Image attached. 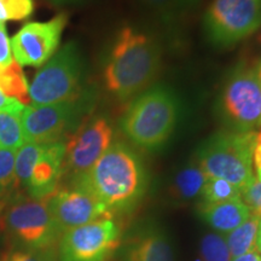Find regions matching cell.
<instances>
[{
	"instance_id": "cell-1",
	"label": "cell",
	"mask_w": 261,
	"mask_h": 261,
	"mask_svg": "<svg viewBox=\"0 0 261 261\" xmlns=\"http://www.w3.org/2000/svg\"><path fill=\"white\" fill-rule=\"evenodd\" d=\"M73 184L114 213L128 211L138 203L145 194L148 177L138 155L122 143H114L93 167Z\"/></svg>"
},
{
	"instance_id": "cell-2",
	"label": "cell",
	"mask_w": 261,
	"mask_h": 261,
	"mask_svg": "<svg viewBox=\"0 0 261 261\" xmlns=\"http://www.w3.org/2000/svg\"><path fill=\"white\" fill-rule=\"evenodd\" d=\"M161 48L154 38L125 27L119 33L104 68V81L117 99L127 100L155 80Z\"/></svg>"
},
{
	"instance_id": "cell-3",
	"label": "cell",
	"mask_w": 261,
	"mask_h": 261,
	"mask_svg": "<svg viewBox=\"0 0 261 261\" xmlns=\"http://www.w3.org/2000/svg\"><path fill=\"white\" fill-rule=\"evenodd\" d=\"M256 132L226 130L210 138L197 152L207 178L227 180L242 192L254 180L253 151Z\"/></svg>"
},
{
	"instance_id": "cell-4",
	"label": "cell",
	"mask_w": 261,
	"mask_h": 261,
	"mask_svg": "<svg viewBox=\"0 0 261 261\" xmlns=\"http://www.w3.org/2000/svg\"><path fill=\"white\" fill-rule=\"evenodd\" d=\"M178 106L162 87L142 93L129 104L121 121L123 133L136 145L154 150L167 142L177 125Z\"/></svg>"
},
{
	"instance_id": "cell-5",
	"label": "cell",
	"mask_w": 261,
	"mask_h": 261,
	"mask_svg": "<svg viewBox=\"0 0 261 261\" xmlns=\"http://www.w3.org/2000/svg\"><path fill=\"white\" fill-rule=\"evenodd\" d=\"M83 64L74 44L64 45L35 74L28 87L32 106H51L79 99Z\"/></svg>"
},
{
	"instance_id": "cell-6",
	"label": "cell",
	"mask_w": 261,
	"mask_h": 261,
	"mask_svg": "<svg viewBox=\"0 0 261 261\" xmlns=\"http://www.w3.org/2000/svg\"><path fill=\"white\" fill-rule=\"evenodd\" d=\"M225 122L238 132L261 128V83L255 68L240 64L228 75L221 93Z\"/></svg>"
},
{
	"instance_id": "cell-7",
	"label": "cell",
	"mask_w": 261,
	"mask_h": 261,
	"mask_svg": "<svg viewBox=\"0 0 261 261\" xmlns=\"http://www.w3.org/2000/svg\"><path fill=\"white\" fill-rule=\"evenodd\" d=\"M261 25V0H213L204 15V28L217 46H231Z\"/></svg>"
},
{
	"instance_id": "cell-8",
	"label": "cell",
	"mask_w": 261,
	"mask_h": 261,
	"mask_svg": "<svg viewBox=\"0 0 261 261\" xmlns=\"http://www.w3.org/2000/svg\"><path fill=\"white\" fill-rule=\"evenodd\" d=\"M121 243V228L113 218L71 228L62 236L60 261H107Z\"/></svg>"
},
{
	"instance_id": "cell-9",
	"label": "cell",
	"mask_w": 261,
	"mask_h": 261,
	"mask_svg": "<svg viewBox=\"0 0 261 261\" xmlns=\"http://www.w3.org/2000/svg\"><path fill=\"white\" fill-rule=\"evenodd\" d=\"M81 98L51 106H27L22 114L24 142L54 144L65 142L83 115Z\"/></svg>"
},
{
	"instance_id": "cell-10",
	"label": "cell",
	"mask_w": 261,
	"mask_h": 261,
	"mask_svg": "<svg viewBox=\"0 0 261 261\" xmlns=\"http://www.w3.org/2000/svg\"><path fill=\"white\" fill-rule=\"evenodd\" d=\"M113 128L103 116L85 120L65 140L63 173L73 181L86 174L112 145Z\"/></svg>"
},
{
	"instance_id": "cell-11",
	"label": "cell",
	"mask_w": 261,
	"mask_h": 261,
	"mask_svg": "<svg viewBox=\"0 0 261 261\" xmlns=\"http://www.w3.org/2000/svg\"><path fill=\"white\" fill-rule=\"evenodd\" d=\"M4 224L12 236L34 250L51 247L60 234L47 198L31 197L15 202L6 211Z\"/></svg>"
},
{
	"instance_id": "cell-12",
	"label": "cell",
	"mask_w": 261,
	"mask_h": 261,
	"mask_svg": "<svg viewBox=\"0 0 261 261\" xmlns=\"http://www.w3.org/2000/svg\"><path fill=\"white\" fill-rule=\"evenodd\" d=\"M68 17L60 14L46 22H29L11 40L14 60L21 65L41 67L56 54Z\"/></svg>"
},
{
	"instance_id": "cell-13",
	"label": "cell",
	"mask_w": 261,
	"mask_h": 261,
	"mask_svg": "<svg viewBox=\"0 0 261 261\" xmlns=\"http://www.w3.org/2000/svg\"><path fill=\"white\" fill-rule=\"evenodd\" d=\"M47 202L60 233L92 221L110 219L114 217L113 212L108 210L102 202L77 188L71 190H56L47 197Z\"/></svg>"
},
{
	"instance_id": "cell-14",
	"label": "cell",
	"mask_w": 261,
	"mask_h": 261,
	"mask_svg": "<svg viewBox=\"0 0 261 261\" xmlns=\"http://www.w3.org/2000/svg\"><path fill=\"white\" fill-rule=\"evenodd\" d=\"M65 142L45 144L40 158L33 168L27 190L32 198H47L57 190L63 174Z\"/></svg>"
},
{
	"instance_id": "cell-15",
	"label": "cell",
	"mask_w": 261,
	"mask_h": 261,
	"mask_svg": "<svg viewBox=\"0 0 261 261\" xmlns=\"http://www.w3.org/2000/svg\"><path fill=\"white\" fill-rule=\"evenodd\" d=\"M200 214L214 230L228 233L250 217V211L242 198H237L220 203H202Z\"/></svg>"
},
{
	"instance_id": "cell-16",
	"label": "cell",
	"mask_w": 261,
	"mask_h": 261,
	"mask_svg": "<svg viewBox=\"0 0 261 261\" xmlns=\"http://www.w3.org/2000/svg\"><path fill=\"white\" fill-rule=\"evenodd\" d=\"M127 261H174L173 249L162 233H148L132 241Z\"/></svg>"
},
{
	"instance_id": "cell-17",
	"label": "cell",
	"mask_w": 261,
	"mask_h": 261,
	"mask_svg": "<svg viewBox=\"0 0 261 261\" xmlns=\"http://www.w3.org/2000/svg\"><path fill=\"white\" fill-rule=\"evenodd\" d=\"M24 106L0 110V148L17 150L23 145L24 137L22 128V114Z\"/></svg>"
},
{
	"instance_id": "cell-18",
	"label": "cell",
	"mask_w": 261,
	"mask_h": 261,
	"mask_svg": "<svg viewBox=\"0 0 261 261\" xmlns=\"http://www.w3.org/2000/svg\"><path fill=\"white\" fill-rule=\"evenodd\" d=\"M207 179V175L200 168V166H188L175 175L172 188L173 195L181 201L192 200L196 196L201 195Z\"/></svg>"
},
{
	"instance_id": "cell-19",
	"label": "cell",
	"mask_w": 261,
	"mask_h": 261,
	"mask_svg": "<svg viewBox=\"0 0 261 261\" xmlns=\"http://www.w3.org/2000/svg\"><path fill=\"white\" fill-rule=\"evenodd\" d=\"M260 218L250 214V217L233 231L228 232L226 243L231 256L237 257L250 250L256 249V237L259 230Z\"/></svg>"
},
{
	"instance_id": "cell-20",
	"label": "cell",
	"mask_w": 261,
	"mask_h": 261,
	"mask_svg": "<svg viewBox=\"0 0 261 261\" xmlns=\"http://www.w3.org/2000/svg\"><path fill=\"white\" fill-rule=\"evenodd\" d=\"M0 90L6 96L14 98L24 107L29 106L31 103L27 79L21 65L16 61L12 62V64L5 70L0 71Z\"/></svg>"
},
{
	"instance_id": "cell-21",
	"label": "cell",
	"mask_w": 261,
	"mask_h": 261,
	"mask_svg": "<svg viewBox=\"0 0 261 261\" xmlns=\"http://www.w3.org/2000/svg\"><path fill=\"white\" fill-rule=\"evenodd\" d=\"M45 144H35V143L24 142L23 145L16 151L15 173L18 185L27 188L31 179L33 168L40 158Z\"/></svg>"
},
{
	"instance_id": "cell-22",
	"label": "cell",
	"mask_w": 261,
	"mask_h": 261,
	"mask_svg": "<svg viewBox=\"0 0 261 261\" xmlns=\"http://www.w3.org/2000/svg\"><path fill=\"white\" fill-rule=\"evenodd\" d=\"M202 203H220L231 200L242 198L238 188L219 178H208L201 192Z\"/></svg>"
},
{
	"instance_id": "cell-23",
	"label": "cell",
	"mask_w": 261,
	"mask_h": 261,
	"mask_svg": "<svg viewBox=\"0 0 261 261\" xmlns=\"http://www.w3.org/2000/svg\"><path fill=\"white\" fill-rule=\"evenodd\" d=\"M200 254L202 261H231L226 241L218 233H207L202 237Z\"/></svg>"
},
{
	"instance_id": "cell-24",
	"label": "cell",
	"mask_w": 261,
	"mask_h": 261,
	"mask_svg": "<svg viewBox=\"0 0 261 261\" xmlns=\"http://www.w3.org/2000/svg\"><path fill=\"white\" fill-rule=\"evenodd\" d=\"M16 151L0 148V196L18 188L15 173Z\"/></svg>"
},
{
	"instance_id": "cell-25",
	"label": "cell",
	"mask_w": 261,
	"mask_h": 261,
	"mask_svg": "<svg viewBox=\"0 0 261 261\" xmlns=\"http://www.w3.org/2000/svg\"><path fill=\"white\" fill-rule=\"evenodd\" d=\"M34 6V0H0V22L28 18Z\"/></svg>"
},
{
	"instance_id": "cell-26",
	"label": "cell",
	"mask_w": 261,
	"mask_h": 261,
	"mask_svg": "<svg viewBox=\"0 0 261 261\" xmlns=\"http://www.w3.org/2000/svg\"><path fill=\"white\" fill-rule=\"evenodd\" d=\"M140 2L165 23H172L178 17L173 0H140Z\"/></svg>"
},
{
	"instance_id": "cell-27",
	"label": "cell",
	"mask_w": 261,
	"mask_h": 261,
	"mask_svg": "<svg viewBox=\"0 0 261 261\" xmlns=\"http://www.w3.org/2000/svg\"><path fill=\"white\" fill-rule=\"evenodd\" d=\"M241 194L242 201L249 208L250 214L261 219V180L254 178V180Z\"/></svg>"
},
{
	"instance_id": "cell-28",
	"label": "cell",
	"mask_w": 261,
	"mask_h": 261,
	"mask_svg": "<svg viewBox=\"0 0 261 261\" xmlns=\"http://www.w3.org/2000/svg\"><path fill=\"white\" fill-rule=\"evenodd\" d=\"M11 41H10L8 31L4 22H0V71L5 70L14 62Z\"/></svg>"
},
{
	"instance_id": "cell-29",
	"label": "cell",
	"mask_w": 261,
	"mask_h": 261,
	"mask_svg": "<svg viewBox=\"0 0 261 261\" xmlns=\"http://www.w3.org/2000/svg\"><path fill=\"white\" fill-rule=\"evenodd\" d=\"M10 261H51L46 255L39 253L38 250L32 252H17L11 256Z\"/></svg>"
},
{
	"instance_id": "cell-30",
	"label": "cell",
	"mask_w": 261,
	"mask_h": 261,
	"mask_svg": "<svg viewBox=\"0 0 261 261\" xmlns=\"http://www.w3.org/2000/svg\"><path fill=\"white\" fill-rule=\"evenodd\" d=\"M174 2V8L178 16L187 15L188 12L192 11L200 5L201 0H173Z\"/></svg>"
},
{
	"instance_id": "cell-31",
	"label": "cell",
	"mask_w": 261,
	"mask_h": 261,
	"mask_svg": "<svg viewBox=\"0 0 261 261\" xmlns=\"http://www.w3.org/2000/svg\"><path fill=\"white\" fill-rule=\"evenodd\" d=\"M253 166L257 173V177L261 175V128L256 132L255 145H254L253 151Z\"/></svg>"
},
{
	"instance_id": "cell-32",
	"label": "cell",
	"mask_w": 261,
	"mask_h": 261,
	"mask_svg": "<svg viewBox=\"0 0 261 261\" xmlns=\"http://www.w3.org/2000/svg\"><path fill=\"white\" fill-rule=\"evenodd\" d=\"M18 106H23V104L17 102L14 98L6 96V94L0 90V110L11 109V108H16Z\"/></svg>"
},
{
	"instance_id": "cell-33",
	"label": "cell",
	"mask_w": 261,
	"mask_h": 261,
	"mask_svg": "<svg viewBox=\"0 0 261 261\" xmlns=\"http://www.w3.org/2000/svg\"><path fill=\"white\" fill-rule=\"evenodd\" d=\"M232 261H261V255L256 248V249L250 250V252L243 254V255L233 257Z\"/></svg>"
},
{
	"instance_id": "cell-34",
	"label": "cell",
	"mask_w": 261,
	"mask_h": 261,
	"mask_svg": "<svg viewBox=\"0 0 261 261\" xmlns=\"http://www.w3.org/2000/svg\"><path fill=\"white\" fill-rule=\"evenodd\" d=\"M256 247L257 250L261 253V219L259 224V230H257V237H256Z\"/></svg>"
},
{
	"instance_id": "cell-35",
	"label": "cell",
	"mask_w": 261,
	"mask_h": 261,
	"mask_svg": "<svg viewBox=\"0 0 261 261\" xmlns=\"http://www.w3.org/2000/svg\"><path fill=\"white\" fill-rule=\"evenodd\" d=\"M255 69H256L257 77H259V80H260V83H261V61H260V63L257 64V67L255 68Z\"/></svg>"
},
{
	"instance_id": "cell-36",
	"label": "cell",
	"mask_w": 261,
	"mask_h": 261,
	"mask_svg": "<svg viewBox=\"0 0 261 261\" xmlns=\"http://www.w3.org/2000/svg\"><path fill=\"white\" fill-rule=\"evenodd\" d=\"M257 42H259V44H261V32L259 33V35H257Z\"/></svg>"
},
{
	"instance_id": "cell-37",
	"label": "cell",
	"mask_w": 261,
	"mask_h": 261,
	"mask_svg": "<svg viewBox=\"0 0 261 261\" xmlns=\"http://www.w3.org/2000/svg\"><path fill=\"white\" fill-rule=\"evenodd\" d=\"M257 179H259V180H261V175H260V177H257Z\"/></svg>"
},
{
	"instance_id": "cell-38",
	"label": "cell",
	"mask_w": 261,
	"mask_h": 261,
	"mask_svg": "<svg viewBox=\"0 0 261 261\" xmlns=\"http://www.w3.org/2000/svg\"><path fill=\"white\" fill-rule=\"evenodd\" d=\"M0 210H2V204H0Z\"/></svg>"
}]
</instances>
